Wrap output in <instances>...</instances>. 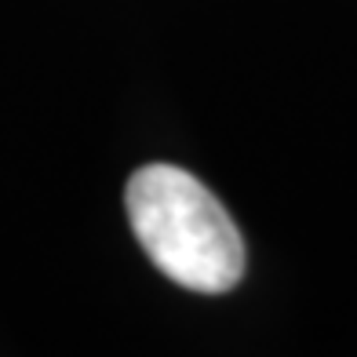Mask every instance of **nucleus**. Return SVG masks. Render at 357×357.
Returning a JSON list of instances; mask_svg holds the SVG:
<instances>
[{"label":"nucleus","instance_id":"1","mask_svg":"<svg viewBox=\"0 0 357 357\" xmlns=\"http://www.w3.org/2000/svg\"><path fill=\"white\" fill-rule=\"evenodd\" d=\"M124 208L146 259L168 281L219 296L245 278V241L222 201L175 165H146L128 178Z\"/></svg>","mask_w":357,"mask_h":357}]
</instances>
